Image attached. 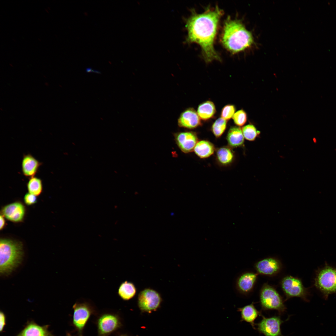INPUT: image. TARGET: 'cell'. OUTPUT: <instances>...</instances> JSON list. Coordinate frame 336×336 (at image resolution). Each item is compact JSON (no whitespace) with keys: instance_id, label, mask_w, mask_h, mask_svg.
<instances>
[{"instance_id":"1","label":"cell","mask_w":336,"mask_h":336,"mask_svg":"<svg viewBox=\"0 0 336 336\" xmlns=\"http://www.w3.org/2000/svg\"><path fill=\"white\" fill-rule=\"evenodd\" d=\"M223 14V11L216 6L200 14L192 12L186 21L185 27L188 31L186 42L199 45L207 63L221 60L214 44L218 24Z\"/></svg>"},{"instance_id":"2","label":"cell","mask_w":336,"mask_h":336,"mask_svg":"<svg viewBox=\"0 0 336 336\" xmlns=\"http://www.w3.org/2000/svg\"><path fill=\"white\" fill-rule=\"evenodd\" d=\"M221 40L223 46L232 54L245 50L254 42L252 34L242 22L229 17L225 22Z\"/></svg>"},{"instance_id":"3","label":"cell","mask_w":336,"mask_h":336,"mask_svg":"<svg viewBox=\"0 0 336 336\" xmlns=\"http://www.w3.org/2000/svg\"><path fill=\"white\" fill-rule=\"evenodd\" d=\"M23 254V246L20 242L8 239H1V274L5 275L11 273L21 263Z\"/></svg>"},{"instance_id":"4","label":"cell","mask_w":336,"mask_h":336,"mask_svg":"<svg viewBox=\"0 0 336 336\" xmlns=\"http://www.w3.org/2000/svg\"><path fill=\"white\" fill-rule=\"evenodd\" d=\"M315 285L327 299L330 294L336 293V268L326 266L317 272Z\"/></svg>"},{"instance_id":"5","label":"cell","mask_w":336,"mask_h":336,"mask_svg":"<svg viewBox=\"0 0 336 336\" xmlns=\"http://www.w3.org/2000/svg\"><path fill=\"white\" fill-rule=\"evenodd\" d=\"M260 302L264 310H274L280 313L286 308L282 299L277 290L268 283L264 284L260 292Z\"/></svg>"},{"instance_id":"6","label":"cell","mask_w":336,"mask_h":336,"mask_svg":"<svg viewBox=\"0 0 336 336\" xmlns=\"http://www.w3.org/2000/svg\"><path fill=\"white\" fill-rule=\"evenodd\" d=\"M280 284L286 297V300L292 297H298L305 301H308V291L304 286L300 279L287 276L282 279Z\"/></svg>"},{"instance_id":"7","label":"cell","mask_w":336,"mask_h":336,"mask_svg":"<svg viewBox=\"0 0 336 336\" xmlns=\"http://www.w3.org/2000/svg\"><path fill=\"white\" fill-rule=\"evenodd\" d=\"M162 301L159 293L150 288L143 289L138 296V306L142 312L150 313L156 310L160 306Z\"/></svg>"},{"instance_id":"8","label":"cell","mask_w":336,"mask_h":336,"mask_svg":"<svg viewBox=\"0 0 336 336\" xmlns=\"http://www.w3.org/2000/svg\"><path fill=\"white\" fill-rule=\"evenodd\" d=\"M72 323L80 336H82L83 330L91 316L94 311L90 303L86 301L77 302L73 306Z\"/></svg>"},{"instance_id":"9","label":"cell","mask_w":336,"mask_h":336,"mask_svg":"<svg viewBox=\"0 0 336 336\" xmlns=\"http://www.w3.org/2000/svg\"><path fill=\"white\" fill-rule=\"evenodd\" d=\"M97 328L99 336H108L119 329L121 323L117 315L105 313L98 319Z\"/></svg>"},{"instance_id":"10","label":"cell","mask_w":336,"mask_h":336,"mask_svg":"<svg viewBox=\"0 0 336 336\" xmlns=\"http://www.w3.org/2000/svg\"><path fill=\"white\" fill-rule=\"evenodd\" d=\"M282 322L278 316L265 318L257 324L259 331L265 336H281L280 326Z\"/></svg>"},{"instance_id":"11","label":"cell","mask_w":336,"mask_h":336,"mask_svg":"<svg viewBox=\"0 0 336 336\" xmlns=\"http://www.w3.org/2000/svg\"><path fill=\"white\" fill-rule=\"evenodd\" d=\"M254 268L258 274L272 276L279 272L282 264L277 259L268 258L257 262L255 264Z\"/></svg>"},{"instance_id":"12","label":"cell","mask_w":336,"mask_h":336,"mask_svg":"<svg viewBox=\"0 0 336 336\" xmlns=\"http://www.w3.org/2000/svg\"><path fill=\"white\" fill-rule=\"evenodd\" d=\"M25 212L24 206L19 202L6 205L2 208L1 210L2 214L8 220L14 222H22Z\"/></svg>"},{"instance_id":"13","label":"cell","mask_w":336,"mask_h":336,"mask_svg":"<svg viewBox=\"0 0 336 336\" xmlns=\"http://www.w3.org/2000/svg\"><path fill=\"white\" fill-rule=\"evenodd\" d=\"M177 144L181 150L187 153L193 150L198 142V138L195 133L185 132L176 133L175 135Z\"/></svg>"},{"instance_id":"14","label":"cell","mask_w":336,"mask_h":336,"mask_svg":"<svg viewBox=\"0 0 336 336\" xmlns=\"http://www.w3.org/2000/svg\"><path fill=\"white\" fill-rule=\"evenodd\" d=\"M179 126L189 129L195 128L201 124L200 118L192 108H189L180 115L178 120Z\"/></svg>"},{"instance_id":"15","label":"cell","mask_w":336,"mask_h":336,"mask_svg":"<svg viewBox=\"0 0 336 336\" xmlns=\"http://www.w3.org/2000/svg\"><path fill=\"white\" fill-rule=\"evenodd\" d=\"M258 274L248 272L241 274L237 278L236 288L240 293L246 294L253 290L256 282Z\"/></svg>"},{"instance_id":"16","label":"cell","mask_w":336,"mask_h":336,"mask_svg":"<svg viewBox=\"0 0 336 336\" xmlns=\"http://www.w3.org/2000/svg\"><path fill=\"white\" fill-rule=\"evenodd\" d=\"M48 325L40 326L33 321L28 322L16 336H54L49 331Z\"/></svg>"},{"instance_id":"17","label":"cell","mask_w":336,"mask_h":336,"mask_svg":"<svg viewBox=\"0 0 336 336\" xmlns=\"http://www.w3.org/2000/svg\"><path fill=\"white\" fill-rule=\"evenodd\" d=\"M42 164L31 154L24 155L21 163L23 174L29 178L35 176Z\"/></svg>"},{"instance_id":"18","label":"cell","mask_w":336,"mask_h":336,"mask_svg":"<svg viewBox=\"0 0 336 336\" xmlns=\"http://www.w3.org/2000/svg\"><path fill=\"white\" fill-rule=\"evenodd\" d=\"M237 311L240 312L241 321L250 323L255 329L254 321L260 313L255 307L254 303L238 308Z\"/></svg>"},{"instance_id":"19","label":"cell","mask_w":336,"mask_h":336,"mask_svg":"<svg viewBox=\"0 0 336 336\" xmlns=\"http://www.w3.org/2000/svg\"><path fill=\"white\" fill-rule=\"evenodd\" d=\"M244 138L241 128L234 126L229 129L227 134L226 139L230 146L232 147H236L241 146L243 144Z\"/></svg>"},{"instance_id":"20","label":"cell","mask_w":336,"mask_h":336,"mask_svg":"<svg viewBox=\"0 0 336 336\" xmlns=\"http://www.w3.org/2000/svg\"><path fill=\"white\" fill-rule=\"evenodd\" d=\"M215 150L213 144L206 140L198 142L194 149L195 154L202 158L209 157L213 154Z\"/></svg>"},{"instance_id":"21","label":"cell","mask_w":336,"mask_h":336,"mask_svg":"<svg viewBox=\"0 0 336 336\" xmlns=\"http://www.w3.org/2000/svg\"><path fill=\"white\" fill-rule=\"evenodd\" d=\"M216 112V109L214 104L209 100L200 104L198 107L197 112L200 119L204 120L212 118Z\"/></svg>"},{"instance_id":"22","label":"cell","mask_w":336,"mask_h":336,"mask_svg":"<svg viewBox=\"0 0 336 336\" xmlns=\"http://www.w3.org/2000/svg\"><path fill=\"white\" fill-rule=\"evenodd\" d=\"M136 291V287L133 283L131 282L125 281L120 285L118 293L122 299L128 301L132 298L135 296Z\"/></svg>"},{"instance_id":"23","label":"cell","mask_w":336,"mask_h":336,"mask_svg":"<svg viewBox=\"0 0 336 336\" xmlns=\"http://www.w3.org/2000/svg\"><path fill=\"white\" fill-rule=\"evenodd\" d=\"M216 156L218 161L224 165L231 163L234 157L232 150L227 147H222L219 148L217 151Z\"/></svg>"},{"instance_id":"24","label":"cell","mask_w":336,"mask_h":336,"mask_svg":"<svg viewBox=\"0 0 336 336\" xmlns=\"http://www.w3.org/2000/svg\"><path fill=\"white\" fill-rule=\"evenodd\" d=\"M29 193L39 196L43 190V184L42 180L39 178L34 176L29 178L27 184Z\"/></svg>"},{"instance_id":"25","label":"cell","mask_w":336,"mask_h":336,"mask_svg":"<svg viewBox=\"0 0 336 336\" xmlns=\"http://www.w3.org/2000/svg\"><path fill=\"white\" fill-rule=\"evenodd\" d=\"M227 125L226 120L222 118L217 119L213 123L212 130L216 137H220L225 131Z\"/></svg>"},{"instance_id":"26","label":"cell","mask_w":336,"mask_h":336,"mask_svg":"<svg viewBox=\"0 0 336 336\" xmlns=\"http://www.w3.org/2000/svg\"><path fill=\"white\" fill-rule=\"evenodd\" d=\"M242 130L244 137L250 141H254L260 133L254 126L250 124L243 127Z\"/></svg>"},{"instance_id":"27","label":"cell","mask_w":336,"mask_h":336,"mask_svg":"<svg viewBox=\"0 0 336 336\" xmlns=\"http://www.w3.org/2000/svg\"><path fill=\"white\" fill-rule=\"evenodd\" d=\"M233 119L235 124L237 125L242 126L247 121L246 114L244 110H240L235 113L233 117Z\"/></svg>"},{"instance_id":"28","label":"cell","mask_w":336,"mask_h":336,"mask_svg":"<svg viewBox=\"0 0 336 336\" xmlns=\"http://www.w3.org/2000/svg\"><path fill=\"white\" fill-rule=\"evenodd\" d=\"M235 110L236 108L234 105L230 104L226 105L222 110L221 116L226 120H229L233 117Z\"/></svg>"},{"instance_id":"29","label":"cell","mask_w":336,"mask_h":336,"mask_svg":"<svg viewBox=\"0 0 336 336\" xmlns=\"http://www.w3.org/2000/svg\"><path fill=\"white\" fill-rule=\"evenodd\" d=\"M24 200L25 203L27 205H31L37 202L36 196L29 193L26 194Z\"/></svg>"},{"instance_id":"30","label":"cell","mask_w":336,"mask_h":336,"mask_svg":"<svg viewBox=\"0 0 336 336\" xmlns=\"http://www.w3.org/2000/svg\"><path fill=\"white\" fill-rule=\"evenodd\" d=\"M6 324V316L5 314L1 311L0 312V331H3Z\"/></svg>"},{"instance_id":"31","label":"cell","mask_w":336,"mask_h":336,"mask_svg":"<svg viewBox=\"0 0 336 336\" xmlns=\"http://www.w3.org/2000/svg\"><path fill=\"white\" fill-rule=\"evenodd\" d=\"M4 216L2 214L0 216V229L2 230L5 226L6 223Z\"/></svg>"},{"instance_id":"32","label":"cell","mask_w":336,"mask_h":336,"mask_svg":"<svg viewBox=\"0 0 336 336\" xmlns=\"http://www.w3.org/2000/svg\"><path fill=\"white\" fill-rule=\"evenodd\" d=\"M66 336H72L70 333H68L66 334Z\"/></svg>"},{"instance_id":"33","label":"cell","mask_w":336,"mask_h":336,"mask_svg":"<svg viewBox=\"0 0 336 336\" xmlns=\"http://www.w3.org/2000/svg\"><path fill=\"white\" fill-rule=\"evenodd\" d=\"M119 336H128V335H125V334H123V335H121Z\"/></svg>"}]
</instances>
